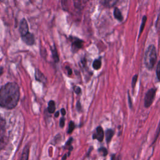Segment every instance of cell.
I'll use <instances>...</instances> for the list:
<instances>
[{
    "label": "cell",
    "instance_id": "obj_1",
    "mask_svg": "<svg viewBox=\"0 0 160 160\" xmlns=\"http://www.w3.org/2000/svg\"><path fill=\"white\" fill-rule=\"evenodd\" d=\"M19 99V88L15 82H9L0 89V106L6 109L15 108Z\"/></svg>",
    "mask_w": 160,
    "mask_h": 160
},
{
    "label": "cell",
    "instance_id": "obj_2",
    "mask_svg": "<svg viewBox=\"0 0 160 160\" xmlns=\"http://www.w3.org/2000/svg\"><path fill=\"white\" fill-rule=\"evenodd\" d=\"M157 60V52L156 50V48L153 44H151L148 46L147 48L145 54L144 62L146 67L151 70L152 69L156 62Z\"/></svg>",
    "mask_w": 160,
    "mask_h": 160
},
{
    "label": "cell",
    "instance_id": "obj_3",
    "mask_svg": "<svg viewBox=\"0 0 160 160\" xmlns=\"http://www.w3.org/2000/svg\"><path fill=\"white\" fill-rule=\"evenodd\" d=\"M6 122L0 116V151L6 144Z\"/></svg>",
    "mask_w": 160,
    "mask_h": 160
},
{
    "label": "cell",
    "instance_id": "obj_4",
    "mask_svg": "<svg viewBox=\"0 0 160 160\" xmlns=\"http://www.w3.org/2000/svg\"><path fill=\"white\" fill-rule=\"evenodd\" d=\"M156 92V89L151 88L149 89L146 93L145 97H144V106L146 108H149L152 104L155 97Z\"/></svg>",
    "mask_w": 160,
    "mask_h": 160
},
{
    "label": "cell",
    "instance_id": "obj_5",
    "mask_svg": "<svg viewBox=\"0 0 160 160\" xmlns=\"http://www.w3.org/2000/svg\"><path fill=\"white\" fill-rule=\"evenodd\" d=\"M69 38L71 41V50L73 52H76L82 48L84 44V41L82 39L73 36H71Z\"/></svg>",
    "mask_w": 160,
    "mask_h": 160
},
{
    "label": "cell",
    "instance_id": "obj_6",
    "mask_svg": "<svg viewBox=\"0 0 160 160\" xmlns=\"http://www.w3.org/2000/svg\"><path fill=\"white\" fill-rule=\"evenodd\" d=\"M104 136V132L103 129L101 126H98L96 128L95 132L92 134V139H97L99 142H102Z\"/></svg>",
    "mask_w": 160,
    "mask_h": 160
},
{
    "label": "cell",
    "instance_id": "obj_7",
    "mask_svg": "<svg viewBox=\"0 0 160 160\" xmlns=\"http://www.w3.org/2000/svg\"><path fill=\"white\" fill-rule=\"evenodd\" d=\"M22 41L27 45L32 46L35 42V39L34 35L31 32H28L26 34L21 36Z\"/></svg>",
    "mask_w": 160,
    "mask_h": 160
},
{
    "label": "cell",
    "instance_id": "obj_8",
    "mask_svg": "<svg viewBox=\"0 0 160 160\" xmlns=\"http://www.w3.org/2000/svg\"><path fill=\"white\" fill-rule=\"evenodd\" d=\"M19 32L21 35V36L26 34L28 32H29V28L28 22L26 20V19H22L20 22L19 25Z\"/></svg>",
    "mask_w": 160,
    "mask_h": 160
},
{
    "label": "cell",
    "instance_id": "obj_9",
    "mask_svg": "<svg viewBox=\"0 0 160 160\" xmlns=\"http://www.w3.org/2000/svg\"><path fill=\"white\" fill-rule=\"evenodd\" d=\"M35 78L38 81H40L42 83H46V78L44 76V75L39 70L36 69V72H35Z\"/></svg>",
    "mask_w": 160,
    "mask_h": 160
},
{
    "label": "cell",
    "instance_id": "obj_10",
    "mask_svg": "<svg viewBox=\"0 0 160 160\" xmlns=\"http://www.w3.org/2000/svg\"><path fill=\"white\" fill-rule=\"evenodd\" d=\"M29 154V146L26 145L22 151V152L21 154L19 160H28Z\"/></svg>",
    "mask_w": 160,
    "mask_h": 160
},
{
    "label": "cell",
    "instance_id": "obj_11",
    "mask_svg": "<svg viewBox=\"0 0 160 160\" xmlns=\"http://www.w3.org/2000/svg\"><path fill=\"white\" fill-rule=\"evenodd\" d=\"M114 134V132L111 129H108L106 131L105 136H106V141L107 143H109L111 142Z\"/></svg>",
    "mask_w": 160,
    "mask_h": 160
},
{
    "label": "cell",
    "instance_id": "obj_12",
    "mask_svg": "<svg viewBox=\"0 0 160 160\" xmlns=\"http://www.w3.org/2000/svg\"><path fill=\"white\" fill-rule=\"evenodd\" d=\"M114 16L116 19H117L119 21H122L123 20V17L121 14V12L118 8H115L114 10Z\"/></svg>",
    "mask_w": 160,
    "mask_h": 160
},
{
    "label": "cell",
    "instance_id": "obj_13",
    "mask_svg": "<svg viewBox=\"0 0 160 160\" xmlns=\"http://www.w3.org/2000/svg\"><path fill=\"white\" fill-rule=\"evenodd\" d=\"M56 109V106H55V102L54 101L51 100L48 102V111L49 113H54Z\"/></svg>",
    "mask_w": 160,
    "mask_h": 160
},
{
    "label": "cell",
    "instance_id": "obj_14",
    "mask_svg": "<svg viewBox=\"0 0 160 160\" xmlns=\"http://www.w3.org/2000/svg\"><path fill=\"white\" fill-rule=\"evenodd\" d=\"M101 2L106 7H108V8H111L112 6H113L116 2H117V1H113V0H104V1H101Z\"/></svg>",
    "mask_w": 160,
    "mask_h": 160
},
{
    "label": "cell",
    "instance_id": "obj_15",
    "mask_svg": "<svg viewBox=\"0 0 160 160\" xmlns=\"http://www.w3.org/2000/svg\"><path fill=\"white\" fill-rule=\"evenodd\" d=\"M101 66V61L100 59H98L94 61L92 63V68L95 70H98Z\"/></svg>",
    "mask_w": 160,
    "mask_h": 160
},
{
    "label": "cell",
    "instance_id": "obj_16",
    "mask_svg": "<svg viewBox=\"0 0 160 160\" xmlns=\"http://www.w3.org/2000/svg\"><path fill=\"white\" fill-rule=\"evenodd\" d=\"M51 51H52V58H53L54 61L55 62H58L59 61V56L58 54L57 49H56L55 46L53 47Z\"/></svg>",
    "mask_w": 160,
    "mask_h": 160
},
{
    "label": "cell",
    "instance_id": "obj_17",
    "mask_svg": "<svg viewBox=\"0 0 160 160\" xmlns=\"http://www.w3.org/2000/svg\"><path fill=\"white\" fill-rule=\"evenodd\" d=\"M73 139L72 138H69L68 139V141L66 142V144H65V148L66 149H69V152H71V150L72 149V142Z\"/></svg>",
    "mask_w": 160,
    "mask_h": 160
},
{
    "label": "cell",
    "instance_id": "obj_18",
    "mask_svg": "<svg viewBox=\"0 0 160 160\" xmlns=\"http://www.w3.org/2000/svg\"><path fill=\"white\" fill-rule=\"evenodd\" d=\"M146 19H147V17L146 16H144L142 18V22H141V27H140V29H139V37L140 36V35L141 34V33L144 29V26H145V24L146 22Z\"/></svg>",
    "mask_w": 160,
    "mask_h": 160
},
{
    "label": "cell",
    "instance_id": "obj_19",
    "mask_svg": "<svg viewBox=\"0 0 160 160\" xmlns=\"http://www.w3.org/2000/svg\"><path fill=\"white\" fill-rule=\"evenodd\" d=\"M98 152L102 156H106L108 154V150L104 147H101L98 149Z\"/></svg>",
    "mask_w": 160,
    "mask_h": 160
},
{
    "label": "cell",
    "instance_id": "obj_20",
    "mask_svg": "<svg viewBox=\"0 0 160 160\" xmlns=\"http://www.w3.org/2000/svg\"><path fill=\"white\" fill-rule=\"evenodd\" d=\"M74 128H75V124H74V122L73 121H70V122L69 124V126H68V134H71L73 131Z\"/></svg>",
    "mask_w": 160,
    "mask_h": 160
},
{
    "label": "cell",
    "instance_id": "obj_21",
    "mask_svg": "<svg viewBox=\"0 0 160 160\" xmlns=\"http://www.w3.org/2000/svg\"><path fill=\"white\" fill-rule=\"evenodd\" d=\"M137 79H138V75L137 74H135L133 78H132V82H131V85H132V89L134 88L135 86H136V82H137Z\"/></svg>",
    "mask_w": 160,
    "mask_h": 160
},
{
    "label": "cell",
    "instance_id": "obj_22",
    "mask_svg": "<svg viewBox=\"0 0 160 160\" xmlns=\"http://www.w3.org/2000/svg\"><path fill=\"white\" fill-rule=\"evenodd\" d=\"M73 89H74V91L75 92L76 94H79L81 93V90L80 87H79V86H75L73 87Z\"/></svg>",
    "mask_w": 160,
    "mask_h": 160
},
{
    "label": "cell",
    "instance_id": "obj_23",
    "mask_svg": "<svg viewBox=\"0 0 160 160\" xmlns=\"http://www.w3.org/2000/svg\"><path fill=\"white\" fill-rule=\"evenodd\" d=\"M65 124V119L62 117L60 119V121H59V126L61 128H63Z\"/></svg>",
    "mask_w": 160,
    "mask_h": 160
},
{
    "label": "cell",
    "instance_id": "obj_24",
    "mask_svg": "<svg viewBox=\"0 0 160 160\" xmlns=\"http://www.w3.org/2000/svg\"><path fill=\"white\" fill-rule=\"evenodd\" d=\"M159 64L160 62H158V65H157V68H156V78L159 81Z\"/></svg>",
    "mask_w": 160,
    "mask_h": 160
},
{
    "label": "cell",
    "instance_id": "obj_25",
    "mask_svg": "<svg viewBox=\"0 0 160 160\" xmlns=\"http://www.w3.org/2000/svg\"><path fill=\"white\" fill-rule=\"evenodd\" d=\"M119 156H117L115 154H113L111 155V160H119Z\"/></svg>",
    "mask_w": 160,
    "mask_h": 160
},
{
    "label": "cell",
    "instance_id": "obj_26",
    "mask_svg": "<svg viewBox=\"0 0 160 160\" xmlns=\"http://www.w3.org/2000/svg\"><path fill=\"white\" fill-rule=\"evenodd\" d=\"M76 109L78 111H80L81 110V104L79 101L76 103Z\"/></svg>",
    "mask_w": 160,
    "mask_h": 160
},
{
    "label": "cell",
    "instance_id": "obj_27",
    "mask_svg": "<svg viewBox=\"0 0 160 160\" xmlns=\"http://www.w3.org/2000/svg\"><path fill=\"white\" fill-rule=\"evenodd\" d=\"M66 69L67 71H68V74L69 75H71V74H72V70H71V69L69 67H68V66H66Z\"/></svg>",
    "mask_w": 160,
    "mask_h": 160
},
{
    "label": "cell",
    "instance_id": "obj_28",
    "mask_svg": "<svg viewBox=\"0 0 160 160\" xmlns=\"http://www.w3.org/2000/svg\"><path fill=\"white\" fill-rule=\"evenodd\" d=\"M61 114H62V116H64V115L66 114V111H65V109H64V108H62V109H61Z\"/></svg>",
    "mask_w": 160,
    "mask_h": 160
},
{
    "label": "cell",
    "instance_id": "obj_29",
    "mask_svg": "<svg viewBox=\"0 0 160 160\" xmlns=\"http://www.w3.org/2000/svg\"><path fill=\"white\" fill-rule=\"evenodd\" d=\"M128 99H129V107L131 108L132 107V102H131V99L129 97V95L128 94Z\"/></svg>",
    "mask_w": 160,
    "mask_h": 160
},
{
    "label": "cell",
    "instance_id": "obj_30",
    "mask_svg": "<svg viewBox=\"0 0 160 160\" xmlns=\"http://www.w3.org/2000/svg\"><path fill=\"white\" fill-rule=\"evenodd\" d=\"M59 111H57V112L55 113V115H54L55 117H56V118L58 117V116H59Z\"/></svg>",
    "mask_w": 160,
    "mask_h": 160
}]
</instances>
